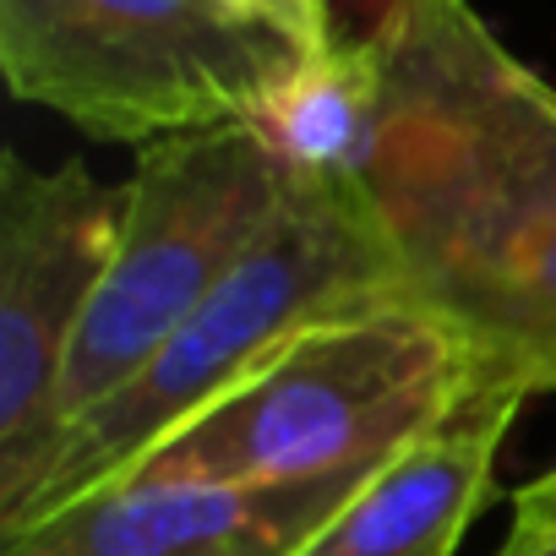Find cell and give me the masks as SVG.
Returning <instances> with one entry per match:
<instances>
[{
    "instance_id": "4",
    "label": "cell",
    "mask_w": 556,
    "mask_h": 556,
    "mask_svg": "<svg viewBox=\"0 0 556 556\" xmlns=\"http://www.w3.org/2000/svg\"><path fill=\"white\" fill-rule=\"evenodd\" d=\"M295 61L240 0H0L12 93L104 142L245 126Z\"/></svg>"
},
{
    "instance_id": "6",
    "label": "cell",
    "mask_w": 556,
    "mask_h": 556,
    "mask_svg": "<svg viewBox=\"0 0 556 556\" xmlns=\"http://www.w3.org/2000/svg\"><path fill=\"white\" fill-rule=\"evenodd\" d=\"M126 186L83 164L0 169V513L55 442V393L88 301L121 245Z\"/></svg>"
},
{
    "instance_id": "1",
    "label": "cell",
    "mask_w": 556,
    "mask_h": 556,
    "mask_svg": "<svg viewBox=\"0 0 556 556\" xmlns=\"http://www.w3.org/2000/svg\"><path fill=\"white\" fill-rule=\"evenodd\" d=\"M382 104L355 191L399 295L453 328L480 377L556 388V88L469 0H388Z\"/></svg>"
},
{
    "instance_id": "5",
    "label": "cell",
    "mask_w": 556,
    "mask_h": 556,
    "mask_svg": "<svg viewBox=\"0 0 556 556\" xmlns=\"http://www.w3.org/2000/svg\"><path fill=\"white\" fill-rule=\"evenodd\" d=\"M306 175L251 126L186 131L142 148L126 180L121 245L88 301L55 393V437L142 371L175 328L285 218Z\"/></svg>"
},
{
    "instance_id": "12",
    "label": "cell",
    "mask_w": 556,
    "mask_h": 556,
    "mask_svg": "<svg viewBox=\"0 0 556 556\" xmlns=\"http://www.w3.org/2000/svg\"><path fill=\"white\" fill-rule=\"evenodd\" d=\"M529 556H556V545H540V551H529Z\"/></svg>"
},
{
    "instance_id": "9",
    "label": "cell",
    "mask_w": 556,
    "mask_h": 556,
    "mask_svg": "<svg viewBox=\"0 0 556 556\" xmlns=\"http://www.w3.org/2000/svg\"><path fill=\"white\" fill-rule=\"evenodd\" d=\"M382 104V61L371 34L355 45H333L323 55H301L256 115L245 121L278 159L317 180H355L366 164Z\"/></svg>"
},
{
    "instance_id": "10",
    "label": "cell",
    "mask_w": 556,
    "mask_h": 556,
    "mask_svg": "<svg viewBox=\"0 0 556 556\" xmlns=\"http://www.w3.org/2000/svg\"><path fill=\"white\" fill-rule=\"evenodd\" d=\"M240 7L267 23L278 39H290L301 55H323L333 50V23H328V0H240Z\"/></svg>"
},
{
    "instance_id": "8",
    "label": "cell",
    "mask_w": 556,
    "mask_h": 556,
    "mask_svg": "<svg viewBox=\"0 0 556 556\" xmlns=\"http://www.w3.org/2000/svg\"><path fill=\"white\" fill-rule=\"evenodd\" d=\"M523 388L480 377L431 431L371 469L295 556H458Z\"/></svg>"
},
{
    "instance_id": "2",
    "label": "cell",
    "mask_w": 556,
    "mask_h": 556,
    "mask_svg": "<svg viewBox=\"0 0 556 556\" xmlns=\"http://www.w3.org/2000/svg\"><path fill=\"white\" fill-rule=\"evenodd\" d=\"M388 301H404L399 267L355 180L306 175L285 218L175 328V339L50 442L28 491L0 513V534L55 518L61 507L126 480L153 447L229 399L285 344L317 323Z\"/></svg>"
},
{
    "instance_id": "7",
    "label": "cell",
    "mask_w": 556,
    "mask_h": 556,
    "mask_svg": "<svg viewBox=\"0 0 556 556\" xmlns=\"http://www.w3.org/2000/svg\"><path fill=\"white\" fill-rule=\"evenodd\" d=\"M361 480H121L0 534V556H295Z\"/></svg>"
},
{
    "instance_id": "3",
    "label": "cell",
    "mask_w": 556,
    "mask_h": 556,
    "mask_svg": "<svg viewBox=\"0 0 556 556\" xmlns=\"http://www.w3.org/2000/svg\"><path fill=\"white\" fill-rule=\"evenodd\" d=\"M475 382L480 366L453 328L409 301L366 306L285 344L229 399L153 447L126 480H366L431 431Z\"/></svg>"
},
{
    "instance_id": "11",
    "label": "cell",
    "mask_w": 556,
    "mask_h": 556,
    "mask_svg": "<svg viewBox=\"0 0 556 556\" xmlns=\"http://www.w3.org/2000/svg\"><path fill=\"white\" fill-rule=\"evenodd\" d=\"M540 545H556V469H545L513 496V529L496 556H529Z\"/></svg>"
}]
</instances>
